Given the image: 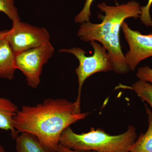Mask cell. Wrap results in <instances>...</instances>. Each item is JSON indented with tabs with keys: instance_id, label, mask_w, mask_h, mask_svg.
<instances>
[{
	"instance_id": "cell-1",
	"label": "cell",
	"mask_w": 152,
	"mask_h": 152,
	"mask_svg": "<svg viewBox=\"0 0 152 152\" xmlns=\"http://www.w3.org/2000/svg\"><path fill=\"white\" fill-rule=\"evenodd\" d=\"M88 114L77 113L74 102L66 99H48L36 106H23L14 117V126L19 134H32L55 152L64 130Z\"/></svg>"
},
{
	"instance_id": "cell-2",
	"label": "cell",
	"mask_w": 152,
	"mask_h": 152,
	"mask_svg": "<svg viewBox=\"0 0 152 152\" xmlns=\"http://www.w3.org/2000/svg\"><path fill=\"white\" fill-rule=\"evenodd\" d=\"M141 7L140 3L134 1L116 6L102 3L97 6L105 14L99 16L102 23L85 22L80 26L77 34L80 39L84 42L98 41L102 44L111 56L113 71L117 73L124 75L130 70L120 43L122 25L126 19L140 18Z\"/></svg>"
},
{
	"instance_id": "cell-3",
	"label": "cell",
	"mask_w": 152,
	"mask_h": 152,
	"mask_svg": "<svg viewBox=\"0 0 152 152\" xmlns=\"http://www.w3.org/2000/svg\"><path fill=\"white\" fill-rule=\"evenodd\" d=\"M137 138L135 128L129 126L126 132L111 135L101 129L91 128L89 132L78 134L70 126L64 130L59 145L70 149L96 152H129Z\"/></svg>"
},
{
	"instance_id": "cell-4",
	"label": "cell",
	"mask_w": 152,
	"mask_h": 152,
	"mask_svg": "<svg viewBox=\"0 0 152 152\" xmlns=\"http://www.w3.org/2000/svg\"><path fill=\"white\" fill-rule=\"evenodd\" d=\"M94 50L91 56H86V52L80 48L74 47L71 49H62L60 53H66L74 55L79 60V65L75 69L78 82L77 96L74 102L77 113H81V97L82 87L87 79L94 74L100 72L113 71V65L111 57L107 49L96 41L90 42Z\"/></svg>"
},
{
	"instance_id": "cell-5",
	"label": "cell",
	"mask_w": 152,
	"mask_h": 152,
	"mask_svg": "<svg viewBox=\"0 0 152 152\" xmlns=\"http://www.w3.org/2000/svg\"><path fill=\"white\" fill-rule=\"evenodd\" d=\"M54 52V48L49 42L15 55L16 69L21 71L26 76L29 86L34 89L38 88L43 66L53 56Z\"/></svg>"
},
{
	"instance_id": "cell-6",
	"label": "cell",
	"mask_w": 152,
	"mask_h": 152,
	"mask_svg": "<svg viewBox=\"0 0 152 152\" xmlns=\"http://www.w3.org/2000/svg\"><path fill=\"white\" fill-rule=\"evenodd\" d=\"M5 39L15 55L41 46L50 42V35L44 28H39L20 20L13 22Z\"/></svg>"
},
{
	"instance_id": "cell-7",
	"label": "cell",
	"mask_w": 152,
	"mask_h": 152,
	"mask_svg": "<svg viewBox=\"0 0 152 152\" xmlns=\"http://www.w3.org/2000/svg\"><path fill=\"white\" fill-rule=\"evenodd\" d=\"M121 28L129 48L125 59L130 70L134 71L140 62L152 56V33L142 34L132 29L125 22Z\"/></svg>"
},
{
	"instance_id": "cell-8",
	"label": "cell",
	"mask_w": 152,
	"mask_h": 152,
	"mask_svg": "<svg viewBox=\"0 0 152 152\" xmlns=\"http://www.w3.org/2000/svg\"><path fill=\"white\" fill-rule=\"evenodd\" d=\"M15 55L5 38L0 40V77L12 80L15 70Z\"/></svg>"
},
{
	"instance_id": "cell-9",
	"label": "cell",
	"mask_w": 152,
	"mask_h": 152,
	"mask_svg": "<svg viewBox=\"0 0 152 152\" xmlns=\"http://www.w3.org/2000/svg\"><path fill=\"white\" fill-rule=\"evenodd\" d=\"M18 110V107L10 100L0 97V129L10 131L14 139L19 135L14 126V118Z\"/></svg>"
},
{
	"instance_id": "cell-10",
	"label": "cell",
	"mask_w": 152,
	"mask_h": 152,
	"mask_svg": "<svg viewBox=\"0 0 152 152\" xmlns=\"http://www.w3.org/2000/svg\"><path fill=\"white\" fill-rule=\"evenodd\" d=\"M20 134L15 139L17 152H52L32 134Z\"/></svg>"
},
{
	"instance_id": "cell-11",
	"label": "cell",
	"mask_w": 152,
	"mask_h": 152,
	"mask_svg": "<svg viewBox=\"0 0 152 152\" xmlns=\"http://www.w3.org/2000/svg\"><path fill=\"white\" fill-rule=\"evenodd\" d=\"M144 106L148 115V129L137 138L129 148V152H152V111L146 104Z\"/></svg>"
},
{
	"instance_id": "cell-12",
	"label": "cell",
	"mask_w": 152,
	"mask_h": 152,
	"mask_svg": "<svg viewBox=\"0 0 152 152\" xmlns=\"http://www.w3.org/2000/svg\"><path fill=\"white\" fill-rule=\"evenodd\" d=\"M130 88L142 100L148 103L152 109V86L151 84L139 80L132 85Z\"/></svg>"
},
{
	"instance_id": "cell-13",
	"label": "cell",
	"mask_w": 152,
	"mask_h": 152,
	"mask_svg": "<svg viewBox=\"0 0 152 152\" xmlns=\"http://www.w3.org/2000/svg\"><path fill=\"white\" fill-rule=\"evenodd\" d=\"M0 12L6 14L13 22L20 20L15 0H0Z\"/></svg>"
},
{
	"instance_id": "cell-14",
	"label": "cell",
	"mask_w": 152,
	"mask_h": 152,
	"mask_svg": "<svg viewBox=\"0 0 152 152\" xmlns=\"http://www.w3.org/2000/svg\"><path fill=\"white\" fill-rule=\"evenodd\" d=\"M94 0H86L83 8L82 11L75 18V22L81 24L85 22H90L91 16V7ZM116 1L117 0H114Z\"/></svg>"
},
{
	"instance_id": "cell-15",
	"label": "cell",
	"mask_w": 152,
	"mask_h": 152,
	"mask_svg": "<svg viewBox=\"0 0 152 152\" xmlns=\"http://www.w3.org/2000/svg\"><path fill=\"white\" fill-rule=\"evenodd\" d=\"M152 4V0H148L146 5L141 7V14L140 19L143 24L147 27H152V20L150 15V8Z\"/></svg>"
},
{
	"instance_id": "cell-16",
	"label": "cell",
	"mask_w": 152,
	"mask_h": 152,
	"mask_svg": "<svg viewBox=\"0 0 152 152\" xmlns=\"http://www.w3.org/2000/svg\"><path fill=\"white\" fill-rule=\"evenodd\" d=\"M136 75L139 80L148 82L152 86V69L149 66L139 68Z\"/></svg>"
},
{
	"instance_id": "cell-17",
	"label": "cell",
	"mask_w": 152,
	"mask_h": 152,
	"mask_svg": "<svg viewBox=\"0 0 152 152\" xmlns=\"http://www.w3.org/2000/svg\"><path fill=\"white\" fill-rule=\"evenodd\" d=\"M55 152H96L94 151H78L70 149L68 148L63 147L62 146L59 145L58 149L57 151Z\"/></svg>"
},
{
	"instance_id": "cell-18",
	"label": "cell",
	"mask_w": 152,
	"mask_h": 152,
	"mask_svg": "<svg viewBox=\"0 0 152 152\" xmlns=\"http://www.w3.org/2000/svg\"><path fill=\"white\" fill-rule=\"evenodd\" d=\"M8 31L9 30H8L0 31V40L5 37L6 35L7 34Z\"/></svg>"
},
{
	"instance_id": "cell-19",
	"label": "cell",
	"mask_w": 152,
	"mask_h": 152,
	"mask_svg": "<svg viewBox=\"0 0 152 152\" xmlns=\"http://www.w3.org/2000/svg\"><path fill=\"white\" fill-rule=\"evenodd\" d=\"M0 152H5L4 149V148L1 146L0 145Z\"/></svg>"
}]
</instances>
